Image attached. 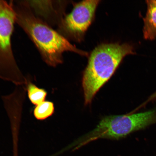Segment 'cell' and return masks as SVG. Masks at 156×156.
<instances>
[{
  "mask_svg": "<svg viewBox=\"0 0 156 156\" xmlns=\"http://www.w3.org/2000/svg\"><path fill=\"white\" fill-rule=\"evenodd\" d=\"M14 5L16 22L32 41L48 66L55 67L62 63L64 52L88 55L87 52L76 48L58 31L37 17L27 1H14Z\"/></svg>",
  "mask_w": 156,
  "mask_h": 156,
  "instance_id": "1",
  "label": "cell"
},
{
  "mask_svg": "<svg viewBox=\"0 0 156 156\" xmlns=\"http://www.w3.org/2000/svg\"><path fill=\"white\" fill-rule=\"evenodd\" d=\"M135 54L128 44L100 45L91 52L84 72L82 87L85 104H90L94 97L112 77L124 58Z\"/></svg>",
  "mask_w": 156,
  "mask_h": 156,
  "instance_id": "2",
  "label": "cell"
},
{
  "mask_svg": "<svg viewBox=\"0 0 156 156\" xmlns=\"http://www.w3.org/2000/svg\"><path fill=\"white\" fill-rule=\"evenodd\" d=\"M16 20L14 1L0 0V79L22 85L27 80L17 65L12 46Z\"/></svg>",
  "mask_w": 156,
  "mask_h": 156,
  "instance_id": "3",
  "label": "cell"
},
{
  "mask_svg": "<svg viewBox=\"0 0 156 156\" xmlns=\"http://www.w3.org/2000/svg\"><path fill=\"white\" fill-rule=\"evenodd\" d=\"M156 123V110L103 118L96 127L83 138L78 147L101 138L119 140L132 132Z\"/></svg>",
  "mask_w": 156,
  "mask_h": 156,
  "instance_id": "4",
  "label": "cell"
},
{
  "mask_svg": "<svg viewBox=\"0 0 156 156\" xmlns=\"http://www.w3.org/2000/svg\"><path fill=\"white\" fill-rule=\"evenodd\" d=\"M100 1L87 0L76 3L71 12L58 25V32L66 39L81 41L92 22Z\"/></svg>",
  "mask_w": 156,
  "mask_h": 156,
  "instance_id": "5",
  "label": "cell"
},
{
  "mask_svg": "<svg viewBox=\"0 0 156 156\" xmlns=\"http://www.w3.org/2000/svg\"><path fill=\"white\" fill-rule=\"evenodd\" d=\"M34 14L50 27L59 24L66 3L58 1H27Z\"/></svg>",
  "mask_w": 156,
  "mask_h": 156,
  "instance_id": "6",
  "label": "cell"
},
{
  "mask_svg": "<svg viewBox=\"0 0 156 156\" xmlns=\"http://www.w3.org/2000/svg\"><path fill=\"white\" fill-rule=\"evenodd\" d=\"M146 2L147 11L143 19V36L146 40H153L156 38V0Z\"/></svg>",
  "mask_w": 156,
  "mask_h": 156,
  "instance_id": "7",
  "label": "cell"
},
{
  "mask_svg": "<svg viewBox=\"0 0 156 156\" xmlns=\"http://www.w3.org/2000/svg\"><path fill=\"white\" fill-rule=\"evenodd\" d=\"M26 85L29 100L33 104L36 106L45 100L47 92L44 89L40 88L28 80Z\"/></svg>",
  "mask_w": 156,
  "mask_h": 156,
  "instance_id": "8",
  "label": "cell"
},
{
  "mask_svg": "<svg viewBox=\"0 0 156 156\" xmlns=\"http://www.w3.org/2000/svg\"><path fill=\"white\" fill-rule=\"evenodd\" d=\"M54 111L53 103L51 101H44L36 105L34 111V114L37 119L43 120L51 116Z\"/></svg>",
  "mask_w": 156,
  "mask_h": 156,
  "instance_id": "9",
  "label": "cell"
},
{
  "mask_svg": "<svg viewBox=\"0 0 156 156\" xmlns=\"http://www.w3.org/2000/svg\"><path fill=\"white\" fill-rule=\"evenodd\" d=\"M156 99V91L153 94H152L151 96L149 97L147 100L141 106L142 107L144 106L145 105L147 104V103L151 102V101L155 100Z\"/></svg>",
  "mask_w": 156,
  "mask_h": 156,
  "instance_id": "10",
  "label": "cell"
},
{
  "mask_svg": "<svg viewBox=\"0 0 156 156\" xmlns=\"http://www.w3.org/2000/svg\"><path fill=\"white\" fill-rule=\"evenodd\" d=\"M15 156H16L15 155Z\"/></svg>",
  "mask_w": 156,
  "mask_h": 156,
  "instance_id": "11",
  "label": "cell"
}]
</instances>
